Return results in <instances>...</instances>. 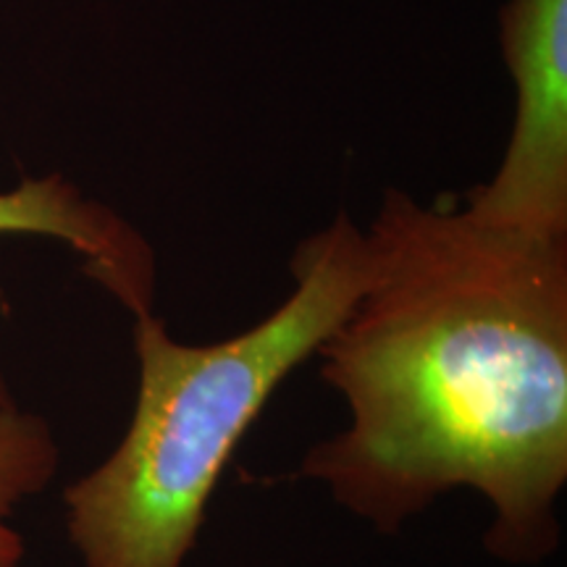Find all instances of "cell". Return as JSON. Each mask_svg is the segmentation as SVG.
<instances>
[{
  "label": "cell",
  "mask_w": 567,
  "mask_h": 567,
  "mask_svg": "<svg viewBox=\"0 0 567 567\" xmlns=\"http://www.w3.org/2000/svg\"><path fill=\"white\" fill-rule=\"evenodd\" d=\"M365 231L347 213L292 255V295L213 344L176 342L134 318L137 400L122 442L63 492L84 567H184L239 442L284 381L313 358L365 287Z\"/></svg>",
  "instance_id": "obj_2"
},
{
  "label": "cell",
  "mask_w": 567,
  "mask_h": 567,
  "mask_svg": "<svg viewBox=\"0 0 567 567\" xmlns=\"http://www.w3.org/2000/svg\"><path fill=\"white\" fill-rule=\"evenodd\" d=\"M502 51L515 84L505 158L463 208L476 221L567 239V0H507Z\"/></svg>",
  "instance_id": "obj_3"
},
{
  "label": "cell",
  "mask_w": 567,
  "mask_h": 567,
  "mask_svg": "<svg viewBox=\"0 0 567 567\" xmlns=\"http://www.w3.org/2000/svg\"><path fill=\"white\" fill-rule=\"evenodd\" d=\"M365 247L363 292L316 352L350 421L310 446L300 476L381 534L467 488L492 513L494 557L555 555L567 486V239L389 187Z\"/></svg>",
  "instance_id": "obj_1"
},
{
  "label": "cell",
  "mask_w": 567,
  "mask_h": 567,
  "mask_svg": "<svg viewBox=\"0 0 567 567\" xmlns=\"http://www.w3.org/2000/svg\"><path fill=\"white\" fill-rule=\"evenodd\" d=\"M0 234H30L66 243L84 258V271L130 313H153L155 266L153 247L118 213L84 197L61 176L24 179L0 193ZM17 405L0 373V408Z\"/></svg>",
  "instance_id": "obj_4"
},
{
  "label": "cell",
  "mask_w": 567,
  "mask_h": 567,
  "mask_svg": "<svg viewBox=\"0 0 567 567\" xmlns=\"http://www.w3.org/2000/svg\"><path fill=\"white\" fill-rule=\"evenodd\" d=\"M61 465L53 425L17 405L0 408V567L24 565V536L13 526L21 502L45 492Z\"/></svg>",
  "instance_id": "obj_5"
}]
</instances>
